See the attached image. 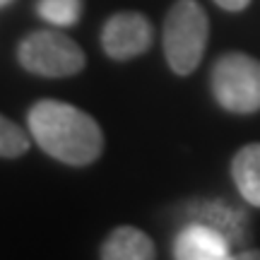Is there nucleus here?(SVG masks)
Listing matches in <instances>:
<instances>
[{"instance_id": "f257e3e1", "label": "nucleus", "mask_w": 260, "mask_h": 260, "mask_svg": "<svg viewBox=\"0 0 260 260\" xmlns=\"http://www.w3.org/2000/svg\"><path fill=\"white\" fill-rule=\"evenodd\" d=\"M29 133L48 157L70 167H89L102 157L104 133L99 123L73 104L41 99L27 113Z\"/></svg>"}, {"instance_id": "f03ea898", "label": "nucleus", "mask_w": 260, "mask_h": 260, "mask_svg": "<svg viewBox=\"0 0 260 260\" xmlns=\"http://www.w3.org/2000/svg\"><path fill=\"white\" fill-rule=\"evenodd\" d=\"M210 19L198 0H176L164 19V56L176 75H190L207 48Z\"/></svg>"}, {"instance_id": "7ed1b4c3", "label": "nucleus", "mask_w": 260, "mask_h": 260, "mask_svg": "<svg viewBox=\"0 0 260 260\" xmlns=\"http://www.w3.org/2000/svg\"><path fill=\"white\" fill-rule=\"evenodd\" d=\"M212 94L224 111L251 116L260 111V60L248 53H226L212 68Z\"/></svg>"}, {"instance_id": "20e7f679", "label": "nucleus", "mask_w": 260, "mask_h": 260, "mask_svg": "<svg viewBox=\"0 0 260 260\" xmlns=\"http://www.w3.org/2000/svg\"><path fill=\"white\" fill-rule=\"evenodd\" d=\"M19 65L39 77H70L84 70V51L60 31L41 29L22 39L17 48Z\"/></svg>"}, {"instance_id": "39448f33", "label": "nucleus", "mask_w": 260, "mask_h": 260, "mask_svg": "<svg viewBox=\"0 0 260 260\" xmlns=\"http://www.w3.org/2000/svg\"><path fill=\"white\" fill-rule=\"evenodd\" d=\"M152 46V24L140 12H118L102 29V48L113 60H130Z\"/></svg>"}, {"instance_id": "423d86ee", "label": "nucleus", "mask_w": 260, "mask_h": 260, "mask_svg": "<svg viewBox=\"0 0 260 260\" xmlns=\"http://www.w3.org/2000/svg\"><path fill=\"white\" fill-rule=\"evenodd\" d=\"M174 258L178 260H226L232 258L229 241L212 224H193L178 234L174 243Z\"/></svg>"}, {"instance_id": "0eeeda50", "label": "nucleus", "mask_w": 260, "mask_h": 260, "mask_svg": "<svg viewBox=\"0 0 260 260\" xmlns=\"http://www.w3.org/2000/svg\"><path fill=\"white\" fill-rule=\"evenodd\" d=\"M154 255L152 239L138 226H118L102 243L104 260H152Z\"/></svg>"}, {"instance_id": "6e6552de", "label": "nucleus", "mask_w": 260, "mask_h": 260, "mask_svg": "<svg viewBox=\"0 0 260 260\" xmlns=\"http://www.w3.org/2000/svg\"><path fill=\"white\" fill-rule=\"evenodd\" d=\"M232 178L243 200L260 207V142H251L234 154Z\"/></svg>"}, {"instance_id": "1a4fd4ad", "label": "nucleus", "mask_w": 260, "mask_h": 260, "mask_svg": "<svg viewBox=\"0 0 260 260\" xmlns=\"http://www.w3.org/2000/svg\"><path fill=\"white\" fill-rule=\"evenodd\" d=\"M37 12L56 27H73L82 17V0H39Z\"/></svg>"}, {"instance_id": "9d476101", "label": "nucleus", "mask_w": 260, "mask_h": 260, "mask_svg": "<svg viewBox=\"0 0 260 260\" xmlns=\"http://www.w3.org/2000/svg\"><path fill=\"white\" fill-rule=\"evenodd\" d=\"M29 149V135L0 113V157L17 159Z\"/></svg>"}, {"instance_id": "9b49d317", "label": "nucleus", "mask_w": 260, "mask_h": 260, "mask_svg": "<svg viewBox=\"0 0 260 260\" xmlns=\"http://www.w3.org/2000/svg\"><path fill=\"white\" fill-rule=\"evenodd\" d=\"M219 8L229 10V12H241V10H246L248 5H251V0H214Z\"/></svg>"}, {"instance_id": "f8f14e48", "label": "nucleus", "mask_w": 260, "mask_h": 260, "mask_svg": "<svg viewBox=\"0 0 260 260\" xmlns=\"http://www.w3.org/2000/svg\"><path fill=\"white\" fill-rule=\"evenodd\" d=\"M236 258L239 260H260V251L258 248H253V251H241Z\"/></svg>"}, {"instance_id": "ddd939ff", "label": "nucleus", "mask_w": 260, "mask_h": 260, "mask_svg": "<svg viewBox=\"0 0 260 260\" xmlns=\"http://www.w3.org/2000/svg\"><path fill=\"white\" fill-rule=\"evenodd\" d=\"M12 0H0V8H5V5H10Z\"/></svg>"}]
</instances>
